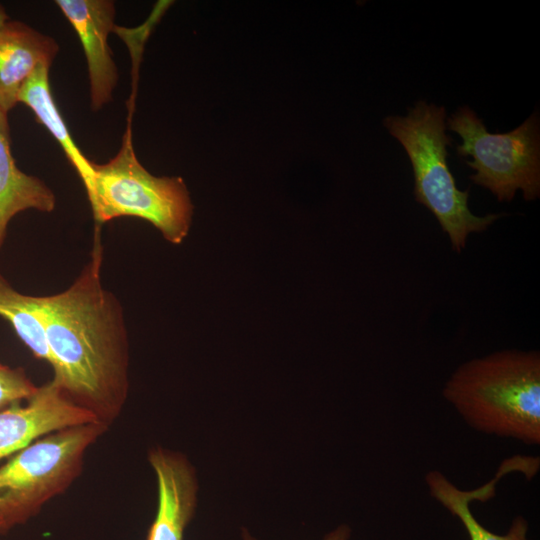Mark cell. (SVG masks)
I'll list each match as a JSON object with an SVG mask.
<instances>
[{"label": "cell", "instance_id": "obj_7", "mask_svg": "<svg viewBox=\"0 0 540 540\" xmlns=\"http://www.w3.org/2000/svg\"><path fill=\"white\" fill-rule=\"evenodd\" d=\"M100 422L51 379L26 400L0 410V460L52 432ZM103 423V422H102Z\"/></svg>", "mask_w": 540, "mask_h": 540}, {"label": "cell", "instance_id": "obj_14", "mask_svg": "<svg viewBox=\"0 0 540 540\" xmlns=\"http://www.w3.org/2000/svg\"><path fill=\"white\" fill-rule=\"evenodd\" d=\"M0 317L10 323L33 355L49 365L52 357L47 344L41 296L23 294L0 272Z\"/></svg>", "mask_w": 540, "mask_h": 540}, {"label": "cell", "instance_id": "obj_3", "mask_svg": "<svg viewBox=\"0 0 540 540\" xmlns=\"http://www.w3.org/2000/svg\"><path fill=\"white\" fill-rule=\"evenodd\" d=\"M446 111L418 101L406 116H389L384 126L406 150L414 174L415 200L428 208L460 253L468 235L485 231L503 214L474 215L468 207L469 189L461 191L447 163Z\"/></svg>", "mask_w": 540, "mask_h": 540}, {"label": "cell", "instance_id": "obj_5", "mask_svg": "<svg viewBox=\"0 0 540 540\" xmlns=\"http://www.w3.org/2000/svg\"><path fill=\"white\" fill-rule=\"evenodd\" d=\"M107 429L92 422L52 432L0 467V519L6 531L69 488L82 472L86 451Z\"/></svg>", "mask_w": 540, "mask_h": 540}, {"label": "cell", "instance_id": "obj_4", "mask_svg": "<svg viewBox=\"0 0 540 540\" xmlns=\"http://www.w3.org/2000/svg\"><path fill=\"white\" fill-rule=\"evenodd\" d=\"M86 191L95 228L123 216L141 218L172 244L188 235L193 214L189 191L180 177H157L138 161L128 126L117 154L106 163L91 161Z\"/></svg>", "mask_w": 540, "mask_h": 540}, {"label": "cell", "instance_id": "obj_18", "mask_svg": "<svg viewBox=\"0 0 540 540\" xmlns=\"http://www.w3.org/2000/svg\"><path fill=\"white\" fill-rule=\"evenodd\" d=\"M6 531L3 521L0 519V533H4Z\"/></svg>", "mask_w": 540, "mask_h": 540}, {"label": "cell", "instance_id": "obj_12", "mask_svg": "<svg viewBox=\"0 0 540 540\" xmlns=\"http://www.w3.org/2000/svg\"><path fill=\"white\" fill-rule=\"evenodd\" d=\"M516 458L504 462L496 476L485 485L474 490H461L440 471H430L425 476L430 496L439 502L463 524L470 540H528V523L522 517H516L505 535L493 533L482 526L474 517L470 503L474 500L485 502L495 496L496 484L508 472L520 470Z\"/></svg>", "mask_w": 540, "mask_h": 540}, {"label": "cell", "instance_id": "obj_15", "mask_svg": "<svg viewBox=\"0 0 540 540\" xmlns=\"http://www.w3.org/2000/svg\"><path fill=\"white\" fill-rule=\"evenodd\" d=\"M38 389L21 367L0 363V410L26 401Z\"/></svg>", "mask_w": 540, "mask_h": 540}, {"label": "cell", "instance_id": "obj_9", "mask_svg": "<svg viewBox=\"0 0 540 540\" xmlns=\"http://www.w3.org/2000/svg\"><path fill=\"white\" fill-rule=\"evenodd\" d=\"M148 460L157 479L158 505L147 540H183L196 505V473L187 458L157 447L149 451Z\"/></svg>", "mask_w": 540, "mask_h": 540}, {"label": "cell", "instance_id": "obj_1", "mask_svg": "<svg viewBox=\"0 0 540 540\" xmlns=\"http://www.w3.org/2000/svg\"><path fill=\"white\" fill-rule=\"evenodd\" d=\"M104 249L95 229L88 262L64 291L41 296L53 378L77 405L109 426L128 395L124 309L103 286Z\"/></svg>", "mask_w": 540, "mask_h": 540}, {"label": "cell", "instance_id": "obj_16", "mask_svg": "<svg viewBox=\"0 0 540 540\" xmlns=\"http://www.w3.org/2000/svg\"><path fill=\"white\" fill-rule=\"evenodd\" d=\"M350 537V528L342 525L327 534L324 540H348ZM244 540H255L245 530L243 534Z\"/></svg>", "mask_w": 540, "mask_h": 540}, {"label": "cell", "instance_id": "obj_10", "mask_svg": "<svg viewBox=\"0 0 540 540\" xmlns=\"http://www.w3.org/2000/svg\"><path fill=\"white\" fill-rule=\"evenodd\" d=\"M59 45L24 22L9 20L0 31V108L9 113L25 82L42 63L52 64Z\"/></svg>", "mask_w": 540, "mask_h": 540}, {"label": "cell", "instance_id": "obj_17", "mask_svg": "<svg viewBox=\"0 0 540 540\" xmlns=\"http://www.w3.org/2000/svg\"><path fill=\"white\" fill-rule=\"evenodd\" d=\"M10 20L3 5L0 4V31L4 25Z\"/></svg>", "mask_w": 540, "mask_h": 540}, {"label": "cell", "instance_id": "obj_13", "mask_svg": "<svg viewBox=\"0 0 540 540\" xmlns=\"http://www.w3.org/2000/svg\"><path fill=\"white\" fill-rule=\"evenodd\" d=\"M51 65L42 63L37 67L20 90L18 103L29 107L36 120L57 140L87 191L93 176L91 160L87 159L76 145L58 110L49 83Z\"/></svg>", "mask_w": 540, "mask_h": 540}, {"label": "cell", "instance_id": "obj_8", "mask_svg": "<svg viewBox=\"0 0 540 540\" xmlns=\"http://www.w3.org/2000/svg\"><path fill=\"white\" fill-rule=\"evenodd\" d=\"M56 5L76 32L86 58L90 103L100 110L113 97L118 69L109 46V34L115 31V4L111 0H57Z\"/></svg>", "mask_w": 540, "mask_h": 540}, {"label": "cell", "instance_id": "obj_11", "mask_svg": "<svg viewBox=\"0 0 540 540\" xmlns=\"http://www.w3.org/2000/svg\"><path fill=\"white\" fill-rule=\"evenodd\" d=\"M7 116L0 108V249L15 215L29 209L51 213L56 206L52 189L40 178L18 168L11 151Z\"/></svg>", "mask_w": 540, "mask_h": 540}, {"label": "cell", "instance_id": "obj_6", "mask_svg": "<svg viewBox=\"0 0 540 540\" xmlns=\"http://www.w3.org/2000/svg\"><path fill=\"white\" fill-rule=\"evenodd\" d=\"M446 127L462 139L459 156H471L468 166L476 173L473 183L490 190L499 201H511L517 190L525 200L540 195L539 118L536 113L516 129L493 134L469 107L458 109Z\"/></svg>", "mask_w": 540, "mask_h": 540}, {"label": "cell", "instance_id": "obj_2", "mask_svg": "<svg viewBox=\"0 0 540 540\" xmlns=\"http://www.w3.org/2000/svg\"><path fill=\"white\" fill-rule=\"evenodd\" d=\"M444 398L478 432L540 444V355L502 350L460 365Z\"/></svg>", "mask_w": 540, "mask_h": 540}]
</instances>
